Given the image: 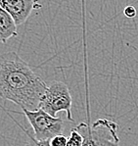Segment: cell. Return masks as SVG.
Returning a JSON list of instances; mask_svg holds the SVG:
<instances>
[{
	"instance_id": "10",
	"label": "cell",
	"mask_w": 138,
	"mask_h": 146,
	"mask_svg": "<svg viewBox=\"0 0 138 146\" xmlns=\"http://www.w3.org/2000/svg\"><path fill=\"white\" fill-rule=\"evenodd\" d=\"M123 14L125 16L126 18H129V19H132V18H135L136 17V9H135L134 6L132 5H128L124 8L123 10Z\"/></svg>"
},
{
	"instance_id": "4",
	"label": "cell",
	"mask_w": 138,
	"mask_h": 146,
	"mask_svg": "<svg viewBox=\"0 0 138 146\" xmlns=\"http://www.w3.org/2000/svg\"><path fill=\"white\" fill-rule=\"evenodd\" d=\"M23 112L33 129V137L38 141L50 140L54 136L62 134L65 129L63 119L48 115L40 108L35 111L24 109Z\"/></svg>"
},
{
	"instance_id": "1",
	"label": "cell",
	"mask_w": 138,
	"mask_h": 146,
	"mask_svg": "<svg viewBox=\"0 0 138 146\" xmlns=\"http://www.w3.org/2000/svg\"><path fill=\"white\" fill-rule=\"evenodd\" d=\"M48 85L15 51L0 55V97L22 110L39 109Z\"/></svg>"
},
{
	"instance_id": "5",
	"label": "cell",
	"mask_w": 138,
	"mask_h": 146,
	"mask_svg": "<svg viewBox=\"0 0 138 146\" xmlns=\"http://www.w3.org/2000/svg\"><path fill=\"white\" fill-rule=\"evenodd\" d=\"M0 6L13 18L16 26H21L34 9L42 7L35 0H0Z\"/></svg>"
},
{
	"instance_id": "9",
	"label": "cell",
	"mask_w": 138,
	"mask_h": 146,
	"mask_svg": "<svg viewBox=\"0 0 138 146\" xmlns=\"http://www.w3.org/2000/svg\"><path fill=\"white\" fill-rule=\"evenodd\" d=\"M22 146H50V140L38 141L34 137H32V136H30V141L24 143V144Z\"/></svg>"
},
{
	"instance_id": "8",
	"label": "cell",
	"mask_w": 138,
	"mask_h": 146,
	"mask_svg": "<svg viewBox=\"0 0 138 146\" xmlns=\"http://www.w3.org/2000/svg\"><path fill=\"white\" fill-rule=\"evenodd\" d=\"M68 138L63 134L54 136L52 139H50V146H67Z\"/></svg>"
},
{
	"instance_id": "7",
	"label": "cell",
	"mask_w": 138,
	"mask_h": 146,
	"mask_svg": "<svg viewBox=\"0 0 138 146\" xmlns=\"http://www.w3.org/2000/svg\"><path fill=\"white\" fill-rule=\"evenodd\" d=\"M82 143H83L82 135L75 129H73L71 131L70 136L68 137L67 146H82Z\"/></svg>"
},
{
	"instance_id": "2",
	"label": "cell",
	"mask_w": 138,
	"mask_h": 146,
	"mask_svg": "<svg viewBox=\"0 0 138 146\" xmlns=\"http://www.w3.org/2000/svg\"><path fill=\"white\" fill-rule=\"evenodd\" d=\"M75 129L82 135V146H120L119 125L108 119H98L92 125L81 123Z\"/></svg>"
},
{
	"instance_id": "3",
	"label": "cell",
	"mask_w": 138,
	"mask_h": 146,
	"mask_svg": "<svg viewBox=\"0 0 138 146\" xmlns=\"http://www.w3.org/2000/svg\"><path fill=\"white\" fill-rule=\"evenodd\" d=\"M72 105L73 98L68 85L62 82H53L47 86V89L42 96L39 108L55 118L58 112L65 111L67 119L73 122Z\"/></svg>"
},
{
	"instance_id": "6",
	"label": "cell",
	"mask_w": 138,
	"mask_h": 146,
	"mask_svg": "<svg viewBox=\"0 0 138 146\" xmlns=\"http://www.w3.org/2000/svg\"><path fill=\"white\" fill-rule=\"evenodd\" d=\"M17 35V26L13 18L0 6V42L4 43Z\"/></svg>"
}]
</instances>
